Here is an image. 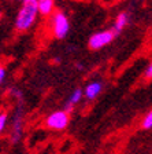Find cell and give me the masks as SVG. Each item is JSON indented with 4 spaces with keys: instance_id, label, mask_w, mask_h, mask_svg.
<instances>
[{
    "instance_id": "cell-1",
    "label": "cell",
    "mask_w": 152,
    "mask_h": 154,
    "mask_svg": "<svg viewBox=\"0 0 152 154\" xmlns=\"http://www.w3.org/2000/svg\"><path fill=\"white\" fill-rule=\"evenodd\" d=\"M38 15L37 0H23L22 7L18 11V15L15 19V28L19 32H25L30 29L34 23L36 18Z\"/></svg>"
},
{
    "instance_id": "cell-2",
    "label": "cell",
    "mask_w": 152,
    "mask_h": 154,
    "mask_svg": "<svg viewBox=\"0 0 152 154\" xmlns=\"http://www.w3.org/2000/svg\"><path fill=\"white\" fill-rule=\"evenodd\" d=\"M51 29H52V35L56 38H64L70 30V22L69 18L64 13L56 11L52 14L51 19Z\"/></svg>"
},
{
    "instance_id": "cell-3",
    "label": "cell",
    "mask_w": 152,
    "mask_h": 154,
    "mask_svg": "<svg viewBox=\"0 0 152 154\" xmlns=\"http://www.w3.org/2000/svg\"><path fill=\"white\" fill-rule=\"evenodd\" d=\"M70 122V116L64 110H58V112L51 113L45 119V125L52 131H63L67 128Z\"/></svg>"
},
{
    "instance_id": "cell-4",
    "label": "cell",
    "mask_w": 152,
    "mask_h": 154,
    "mask_svg": "<svg viewBox=\"0 0 152 154\" xmlns=\"http://www.w3.org/2000/svg\"><path fill=\"white\" fill-rule=\"evenodd\" d=\"M114 38H115V35L111 29H108V30H101V32H97L89 37L88 45L91 50H100V48L110 44Z\"/></svg>"
},
{
    "instance_id": "cell-5",
    "label": "cell",
    "mask_w": 152,
    "mask_h": 154,
    "mask_svg": "<svg viewBox=\"0 0 152 154\" xmlns=\"http://www.w3.org/2000/svg\"><path fill=\"white\" fill-rule=\"evenodd\" d=\"M22 129H23V113L22 109H18L13 117V124H11V134L10 139L14 144L18 143L22 138Z\"/></svg>"
},
{
    "instance_id": "cell-6",
    "label": "cell",
    "mask_w": 152,
    "mask_h": 154,
    "mask_svg": "<svg viewBox=\"0 0 152 154\" xmlns=\"http://www.w3.org/2000/svg\"><path fill=\"white\" fill-rule=\"evenodd\" d=\"M129 23V14L126 13V11H124V13H119L117 15V18H115V22L114 25H112V28H111V30L114 32L115 37H117L118 35H119L122 30L125 29V26Z\"/></svg>"
},
{
    "instance_id": "cell-7",
    "label": "cell",
    "mask_w": 152,
    "mask_h": 154,
    "mask_svg": "<svg viewBox=\"0 0 152 154\" xmlns=\"http://www.w3.org/2000/svg\"><path fill=\"white\" fill-rule=\"evenodd\" d=\"M84 98V91L81 90V88H76V90L71 92V95H70V98L67 99V102L64 103V112L70 113L71 110H73V107L77 105V103H79V100Z\"/></svg>"
},
{
    "instance_id": "cell-8",
    "label": "cell",
    "mask_w": 152,
    "mask_h": 154,
    "mask_svg": "<svg viewBox=\"0 0 152 154\" xmlns=\"http://www.w3.org/2000/svg\"><path fill=\"white\" fill-rule=\"evenodd\" d=\"M101 88H103V84H101L100 81H92V83H89L88 85L85 87L84 95H85L89 100H92L101 92Z\"/></svg>"
},
{
    "instance_id": "cell-9",
    "label": "cell",
    "mask_w": 152,
    "mask_h": 154,
    "mask_svg": "<svg viewBox=\"0 0 152 154\" xmlns=\"http://www.w3.org/2000/svg\"><path fill=\"white\" fill-rule=\"evenodd\" d=\"M38 14L44 17L52 15L55 10V0H37Z\"/></svg>"
},
{
    "instance_id": "cell-10",
    "label": "cell",
    "mask_w": 152,
    "mask_h": 154,
    "mask_svg": "<svg viewBox=\"0 0 152 154\" xmlns=\"http://www.w3.org/2000/svg\"><path fill=\"white\" fill-rule=\"evenodd\" d=\"M141 127H143V129H151L152 128V110L144 116L143 122H141Z\"/></svg>"
},
{
    "instance_id": "cell-11",
    "label": "cell",
    "mask_w": 152,
    "mask_h": 154,
    "mask_svg": "<svg viewBox=\"0 0 152 154\" xmlns=\"http://www.w3.org/2000/svg\"><path fill=\"white\" fill-rule=\"evenodd\" d=\"M7 120H8V116H7V113H0V134H1V132L4 131V128H6Z\"/></svg>"
},
{
    "instance_id": "cell-12",
    "label": "cell",
    "mask_w": 152,
    "mask_h": 154,
    "mask_svg": "<svg viewBox=\"0 0 152 154\" xmlns=\"http://www.w3.org/2000/svg\"><path fill=\"white\" fill-rule=\"evenodd\" d=\"M144 77H145L147 80H152V62L148 65V67L144 72Z\"/></svg>"
},
{
    "instance_id": "cell-13",
    "label": "cell",
    "mask_w": 152,
    "mask_h": 154,
    "mask_svg": "<svg viewBox=\"0 0 152 154\" xmlns=\"http://www.w3.org/2000/svg\"><path fill=\"white\" fill-rule=\"evenodd\" d=\"M4 79H6V67L0 66V84L4 81Z\"/></svg>"
},
{
    "instance_id": "cell-14",
    "label": "cell",
    "mask_w": 152,
    "mask_h": 154,
    "mask_svg": "<svg viewBox=\"0 0 152 154\" xmlns=\"http://www.w3.org/2000/svg\"><path fill=\"white\" fill-rule=\"evenodd\" d=\"M54 61H55V63H59V62H60V58H55Z\"/></svg>"
},
{
    "instance_id": "cell-15",
    "label": "cell",
    "mask_w": 152,
    "mask_h": 154,
    "mask_svg": "<svg viewBox=\"0 0 152 154\" xmlns=\"http://www.w3.org/2000/svg\"><path fill=\"white\" fill-rule=\"evenodd\" d=\"M77 69H79V70L82 69V66H81V63H77Z\"/></svg>"
},
{
    "instance_id": "cell-16",
    "label": "cell",
    "mask_w": 152,
    "mask_h": 154,
    "mask_svg": "<svg viewBox=\"0 0 152 154\" xmlns=\"http://www.w3.org/2000/svg\"><path fill=\"white\" fill-rule=\"evenodd\" d=\"M16 2H23V0H16Z\"/></svg>"
},
{
    "instance_id": "cell-17",
    "label": "cell",
    "mask_w": 152,
    "mask_h": 154,
    "mask_svg": "<svg viewBox=\"0 0 152 154\" xmlns=\"http://www.w3.org/2000/svg\"><path fill=\"white\" fill-rule=\"evenodd\" d=\"M0 18H1V13H0Z\"/></svg>"
}]
</instances>
